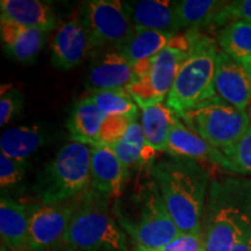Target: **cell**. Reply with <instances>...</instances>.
I'll return each mask as SVG.
<instances>
[{
  "instance_id": "277c9868",
  "label": "cell",
  "mask_w": 251,
  "mask_h": 251,
  "mask_svg": "<svg viewBox=\"0 0 251 251\" xmlns=\"http://www.w3.org/2000/svg\"><path fill=\"white\" fill-rule=\"evenodd\" d=\"M197 30L176 34L159 54L135 64V79L126 90L139 107H150L168 98L178 70L192 48Z\"/></svg>"
},
{
  "instance_id": "6da1fadb",
  "label": "cell",
  "mask_w": 251,
  "mask_h": 251,
  "mask_svg": "<svg viewBox=\"0 0 251 251\" xmlns=\"http://www.w3.org/2000/svg\"><path fill=\"white\" fill-rule=\"evenodd\" d=\"M150 175L181 234H200L211 175L199 161L163 159L151 163Z\"/></svg>"
},
{
  "instance_id": "83f0119b",
  "label": "cell",
  "mask_w": 251,
  "mask_h": 251,
  "mask_svg": "<svg viewBox=\"0 0 251 251\" xmlns=\"http://www.w3.org/2000/svg\"><path fill=\"white\" fill-rule=\"evenodd\" d=\"M221 152V168L236 174L251 176V122L242 139L231 148L222 150Z\"/></svg>"
},
{
  "instance_id": "30bf717a",
  "label": "cell",
  "mask_w": 251,
  "mask_h": 251,
  "mask_svg": "<svg viewBox=\"0 0 251 251\" xmlns=\"http://www.w3.org/2000/svg\"><path fill=\"white\" fill-rule=\"evenodd\" d=\"M77 207L74 203L34 206L29 212L31 251H43L64 242Z\"/></svg>"
},
{
  "instance_id": "8992f818",
  "label": "cell",
  "mask_w": 251,
  "mask_h": 251,
  "mask_svg": "<svg viewBox=\"0 0 251 251\" xmlns=\"http://www.w3.org/2000/svg\"><path fill=\"white\" fill-rule=\"evenodd\" d=\"M131 201L135 202V216L118 218L121 227L136 243L137 251L158 250L180 236V230L166 208L155 181L144 185Z\"/></svg>"
},
{
  "instance_id": "7c38bea8",
  "label": "cell",
  "mask_w": 251,
  "mask_h": 251,
  "mask_svg": "<svg viewBox=\"0 0 251 251\" xmlns=\"http://www.w3.org/2000/svg\"><path fill=\"white\" fill-rule=\"evenodd\" d=\"M92 48L89 33L76 14L56 31L51 42V63L61 70H70L80 64Z\"/></svg>"
},
{
  "instance_id": "f546056e",
  "label": "cell",
  "mask_w": 251,
  "mask_h": 251,
  "mask_svg": "<svg viewBox=\"0 0 251 251\" xmlns=\"http://www.w3.org/2000/svg\"><path fill=\"white\" fill-rule=\"evenodd\" d=\"M26 176V161H18L0 153V185L2 190L23 183Z\"/></svg>"
},
{
  "instance_id": "2e32d148",
  "label": "cell",
  "mask_w": 251,
  "mask_h": 251,
  "mask_svg": "<svg viewBox=\"0 0 251 251\" xmlns=\"http://www.w3.org/2000/svg\"><path fill=\"white\" fill-rule=\"evenodd\" d=\"M164 151L176 158L208 161L219 166L222 159V152L190 129L178 114L176 115Z\"/></svg>"
},
{
  "instance_id": "ffe728a7",
  "label": "cell",
  "mask_w": 251,
  "mask_h": 251,
  "mask_svg": "<svg viewBox=\"0 0 251 251\" xmlns=\"http://www.w3.org/2000/svg\"><path fill=\"white\" fill-rule=\"evenodd\" d=\"M45 31L18 26L1 21L0 36L6 51L15 61L21 63L34 62L45 41Z\"/></svg>"
},
{
  "instance_id": "5b68a950",
  "label": "cell",
  "mask_w": 251,
  "mask_h": 251,
  "mask_svg": "<svg viewBox=\"0 0 251 251\" xmlns=\"http://www.w3.org/2000/svg\"><path fill=\"white\" fill-rule=\"evenodd\" d=\"M90 146L70 142L62 147L55 158L40 172L35 192L45 205L74 199L91 186Z\"/></svg>"
},
{
  "instance_id": "e0dca14e",
  "label": "cell",
  "mask_w": 251,
  "mask_h": 251,
  "mask_svg": "<svg viewBox=\"0 0 251 251\" xmlns=\"http://www.w3.org/2000/svg\"><path fill=\"white\" fill-rule=\"evenodd\" d=\"M0 20L47 33L56 27L52 6L40 0H1Z\"/></svg>"
},
{
  "instance_id": "4dcf8cb0",
  "label": "cell",
  "mask_w": 251,
  "mask_h": 251,
  "mask_svg": "<svg viewBox=\"0 0 251 251\" xmlns=\"http://www.w3.org/2000/svg\"><path fill=\"white\" fill-rule=\"evenodd\" d=\"M135 120H130L124 117H107L103 121L100 130L99 146L109 147L124 136L130 124ZM98 146V147H99Z\"/></svg>"
},
{
  "instance_id": "7402d4cb",
  "label": "cell",
  "mask_w": 251,
  "mask_h": 251,
  "mask_svg": "<svg viewBox=\"0 0 251 251\" xmlns=\"http://www.w3.org/2000/svg\"><path fill=\"white\" fill-rule=\"evenodd\" d=\"M108 148L112 149L126 168L148 164L156 152L147 143L141 122L137 120L131 122L124 136Z\"/></svg>"
},
{
  "instance_id": "52a82bcc",
  "label": "cell",
  "mask_w": 251,
  "mask_h": 251,
  "mask_svg": "<svg viewBox=\"0 0 251 251\" xmlns=\"http://www.w3.org/2000/svg\"><path fill=\"white\" fill-rule=\"evenodd\" d=\"M178 115L190 129L221 151L242 139L251 122L247 111L235 107L219 96Z\"/></svg>"
},
{
  "instance_id": "603a6c76",
  "label": "cell",
  "mask_w": 251,
  "mask_h": 251,
  "mask_svg": "<svg viewBox=\"0 0 251 251\" xmlns=\"http://www.w3.org/2000/svg\"><path fill=\"white\" fill-rule=\"evenodd\" d=\"M176 115L171 108L163 103L142 108L141 127L147 143L155 151H164Z\"/></svg>"
},
{
  "instance_id": "836d02e7",
  "label": "cell",
  "mask_w": 251,
  "mask_h": 251,
  "mask_svg": "<svg viewBox=\"0 0 251 251\" xmlns=\"http://www.w3.org/2000/svg\"><path fill=\"white\" fill-rule=\"evenodd\" d=\"M231 251H251V229L238 241Z\"/></svg>"
},
{
  "instance_id": "7a4b0ae2",
  "label": "cell",
  "mask_w": 251,
  "mask_h": 251,
  "mask_svg": "<svg viewBox=\"0 0 251 251\" xmlns=\"http://www.w3.org/2000/svg\"><path fill=\"white\" fill-rule=\"evenodd\" d=\"M250 229L251 179L212 180L200 230L205 251H231Z\"/></svg>"
},
{
  "instance_id": "d6a6232c",
  "label": "cell",
  "mask_w": 251,
  "mask_h": 251,
  "mask_svg": "<svg viewBox=\"0 0 251 251\" xmlns=\"http://www.w3.org/2000/svg\"><path fill=\"white\" fill-rule=\"evenodd\" d=\"M201 234H181L172 242L155 251H203Z\"/></svg>"
},
{
  "instance_id": "1f68e13d",
  "label": "cell",
  "mask_w": 251,
  "mask_h": 251,
  "mask_svg": "<svg viewBox=\"0 0 251 251\" xmlns=\"http://www.w3.org/2000/svg\"><path fill=\"white\" fill-rule=\"evenodd\" d=\"M7 87L2 89L0 98V126L7 125L24 106V97L20 91L12 86Z\"/></svg>"
},
{
  "instance_id": "d590c367",
  "label": "cell",
  "mask_w": 251,
  "mask_h": 251,
  "mask_svg": "<svg viewBox=\"0 0 251 251\" xmlns=\"http://www.w3.org/2000/svg\"><path fill=\"white\" fill-rule=\"evenodd\" d=\"M249 115H250V119H251V105H250V113H249Z\"/></svg>"
},
{
  "instance_id": "5bb4252c",
  "label": "cell",
  "mask_w": 251,
  "mask_h": 251,
  "mask_svg": "<svg viewBox=\"0 0 251 251\" xmlns=\"http://www.w3.org/2000/svg\"><path fill=\"white\" fill-rule=\"evenodd\" d=\"M91 187L93 193L103 199H118L124 193L128 168L108 147H91Z\"/></svg>"
},
{
  "instance_id": "f1b7e54d",
  "label": "cell",
  "mask_w": 251,
  "mask_h": 251,
  "mask_svg": "<svg viewBox=\"0 0 251 251\" xmlns=\"http://www.w3.org/2000/svg\"><path fill=\"white\" fill-rule=\"evenodd\" d=\"M233 23H246L251 25V0L228 1L220 11L212 28L225 27Z\"/></svg>"
},
{
  "instance_id": "cb8c5ba5",
  "label": "cell",
  "mask_w": 251,
  "mask_h": 251,
  "mask_svg": "<svg viewBox=\"0 0 251 251\" xmlns=\"http://www.w3.org/2000/svg\"><path fill=\"white\" fill-rule=\"evenodd\" d=\"M172 35L156 30L135 28L133 36L119 50L133 64L147 61L162 51L169 45Z\"/></svg>"
},
{
  "instance_id": "8d00e7d4",
  "label": "cell",
  "mask_w": 251,
  "mask_h": 251,
  "mask_svg": "<svg viewBox=\"0 0 251 251\" xmlns=\"http://www.w3.org/2000/svg\"><path fill=\"white\" fill-rule=\"evenodd\" d=\"M203 251H205V250H203Z\"/></svg>"
},
{
  "instance_id": "ac0fdd59",
  "label": "cell",
  "mask_w": 251,
  "mask_h": 251,
  "mask_svg": "<svg viewBox=\"0 0 251 251\" xmlns=\"http://www.w3.org/2000/svg\"><path fill=\"white\" fill-rule=\"evenodd\" d=\"M29 212L24 203L7 197L0 201V235L9 251H31Z\"/></svg>"
},
{
  "instance_id": "9c48e42d",
  "label": "cell",
  "mask_w": 251,
  "mask_h": 251,
  "mask_svg": "<svg viewBox=\"0 0 251 251\" xmlns=\"http://www.w3.org/2000/svg\"><path fill=\"white\" fill-rule=\"evenodd\" d=\"M79 18L89 33L93 48L113 46L121 48L129 41L135 26L119 0H91L81 5Z\"/></svg>"
},
{
  "instance_id": "484cf974",
  "label": "cell",
  "mask_w": 251,
  "mask_h": 251,
  "mask_svg": "<svg viewBox=\"0 0 251 251\" xmlns=\"http://www.w3.org/2000/svg\"><path fill=\"white\" fill-rule=\"evenodd\" d=\"M218 43L222 51L251 67V25L233 23L220 30Z\"/></svg>"
},
{
  "instance_id": "d6986e66",
  "label": "cell",
  "mask_w": 251,
  "mask_h": 251,
  "mask_svg": "<svg viewBox=\"0 0 251 251\" xmlns=\"http://www.w3.org/2000/svg\"><path fill=\"white\" fill-rule=\"evenodd\" d=\"M106 118L107 115L100 111L87 97L78 101L72 108L67 124L72 142L98 147L100 130Z\"/></svg>"
},
{
  "instance_id": "44dd1931",
  "label": "cell",
  "mask_w": 251,
  "mask_h": 251,
  "mask_svg": "<svg viewBox=\"0 0 251 251\" xmlns=\"http://www.w3.org/2000/svg\"><path fill=\"white\" fill-rule=\"evenodd\" d=\"M48 137V133L39 126L11 128L1 134L0 149L1 153L11 158L25 161L45 146Z\"/></svg>"
},
{
  "instance_id": "d4e9b609",
  "label": "cell",
  "mask_w": 251,
  "mask_h": 251,
  "mask_svg": "<svg viewBox=\"0 0 251 251\" xmlns=\"http://www.w3.org/2000/svg\"><path fill=\"white\" fill-rule=\"evenodd\" d=\"M228 1L216 0H181L177 1V17L181 28H212L216 17Z\"/></svg>"
},
{
  "instance_id": "3957f363",
  "label": "cell",
  "mask_w": 251,
  "mask_h": 251,
  "mask_svg": "<svg viewBox=\"0 0 251 251\" xmlns=\"http://www.w3.org/2000/svg\"><path fill=\"white\" fill-rule=\"evenodd\" d=\"M218 54L214 40L197 30L192 48L180 65L166 98V106L176 114H180L216 96L215 71Z\"/></svg>"
},
{
  "instance_id": "4316f807",
  "label": "cell",
  "mask_w": 251,
  "mask_h": 251,
  "mask_svg": "<svg viewBox=\"0 0 251 251\" xmlns=\"http://www.w3.org/2000/svg\"><path fill=\"white\" fill-rule=\"evenodd\" d=\"M107 117H124L137 120L139 105L126 89L99 91L87 97Z\"/></svg>"
},
{
  "instance_id": "e575fe53",
  "label": "cell",
  "mask_w": 251,
  "mask_h": 251,
  "mask_svg": "<svg viewBox=\"0 0 251 251\" xmlns=\"http://www.w3.org/2000/svg\"><path fill=\"white\" fill-rule=\"evenodd\" d=\"M0 251H9V250H8L7 248H6L5 246H2V247H1V250H0Z\"/></svg>"
},
{
  "instance_id": "9a60e30c",
  "label": "cell",
  "mask_w": 251,
  "mask_h": 251,
  "mask_svg": "<svg viewBox=\"0 0 251 251\" xmlns=\"http://www.w3.org/2000/svg\"><path fill=\"white\" fill-rule=\"evenodd\" d=\"M135 28L156 30L176 35L180 29L177 17V1L140 0L125 2Z\"/></svg>"
},
{
  "instance_id": "8fae6325",
  "label": "cell",
  "mask_w": 251,
  "mask_h": 251,
  "mask_svg": "<svg viewBox=\"0 0 251 251\" xmlns=\"http://www.w3.org/2000/svg\"><path fill=\"white\" fill-rule=\"evenodd\" d=\"M216 96L247 111L251 105V67L219 51L215 71Z\"/></svg>"
},
{
  "instance_id": "ba28073f",
  "label": "cell",
  "mask_w": 251,
  "mask_h": 251,
  "mask_svg": "<svg viewBox=\"0 0 251 251\" xmlns=\"http://www.w3.org/2000/svg\"><path fill=\"white\" fill-rule=\"evenodd\" d=\"M63 243L80 251H127V235L102 206L91 199L77 207Z\"/></svg>"
},
{
  "instance_id": "4fadbf2b",
  "label": "cell",
  "mask_w": 251,
  "mask_h": 251,
  "mask_svg": "<svg viewBox=\"0 0 251 251\" xmlns=\"http://www.w3.org/2000/svg\"><path fill=\"white\" fill-rule=\"evenodd\" d=\"M134 79L135 64L117 49L101 52L93 59L86 78V87L91 93L127 89Z\"/></svg>"
}]
</instances>
